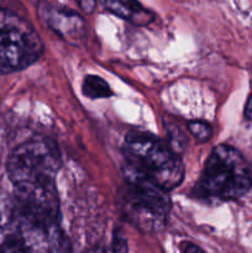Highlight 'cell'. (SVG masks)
Segmentation results:
<instances>
[{"instance_id": "6da1fadb", "label": "cell", "mask_w": 252, "mask_h": 253, "mask_svg": "<svg viewBox=\"0 0 252 253\" xmlns=\"http://www.w3.org/2000/svg\"><path fill=\"white\" fill-rule=\"evenodd\" d=\"M126 180H142L172 190L184 178V166L172 147L147 132L132 131L123 146Z\"/></svg>"}, {"instance_id": "7a4b0ae2", "label": "cell", "mask_w": 252, "mask_h": 253, "mask_svg": "<svg viewBox=\"0 0 252 253\" xmlns=\"http://www.w3.org/2000/svg\"><path fill=\"white\" fill-rule=\"evenodd\" d=\"M252 185L249 162L240 151L220 145L211 151L194 187V194L207 202H231L244 197Z\"/></svg>"}, {"instance_id": "3957f363", "label": "cell", "mask_w": 252, "mask_h": 253, "mask_svg": "<svg viewBox=\"0 0 252 253\" xmlns=\"http://www.w3.org/2000/svg\"><path fill=\"white\" fill-rule=\"evenodd\" d=\"M61 166L56 146L46 138L20 145L7 161V174L15 189L56 187Z\"/></svg>"}, {"instance_id": "277c9868", "label": "cell", "mask_w": 252, "mask_h": 253, "mask_svg": "<svg viewBox=\"0 0 252 253\" xmlns=\"http://www.w3.org/2000/svg\"><path fill=\"white\" fill-rule=\"evenodd\" d=\"M124 217L143 232H158L166 226L170 211L167 190L142 180H126L119 193Z\"/></svg>"}, {"instance_id": "5b68a950", "label": "cell", "mask_w": 252, "mask_h": 253, "mask_svg": "<svg viewBox=\"0 0 252 253\" xmlns=\"http://www.w3.org/2000/svg\"><path fill=\"white\" fill-rule=\"evenodd\" d=\"M43 43L29 21L0 7V74L22 71L39 61Z\"/></svg>"}, {"instance_id": "8992f818", "label": "cell", "mask_w": 252, "mask_h": 253, "mask_svg": "<svg viewBox=\"0 0 252 253\" xmlns=\"http://www.w3.org/2000/svg\"><path fill=\"white\" fill-rule=\"evenodd\" d=\"M41 15L46 24L64 40L77 42L83 37V19L69 7L43 2L41 5Z\"/></svg>"}, {"instance_id": "52a82bcc", "label": "cell", "mask_w": 252, "mask_h": 253, "mask_svg": "<svg viewBox=\"0 0 252 253\" xmlns=\"http://www.w3.org/2000/svg\"><path fill=\"white\" fill-rule=\"evenodd\" d=\"M104 7L120 19L136 26H146L153 21V14L138 0H99Z\"/></svg>"}, {"instance_id": "ba28073f", "label": "cell", "mask_w": 252, "mask_h": 253, "mask_svg": "<svg viewBox=\"0 0 252 253\" xmlns=\"http://www.w3.org/2000/svg\"><path fill=\"white\" fill-rule=\"evenodd\" d=\"M82 91L89 99H104L113 95V90L101 77L86 76L82 84Z\"/></svg>"}, {"instance_id": "9c48e42d", "label": "cell", "mask_w": 252, "mask_h": 253, "mask_svg": "<svg viewBox=\"0 0 252 253\" xmlns=\"http://www.w3.org/2000/svg\"><path fill=\"white\" fill-rule=\"evenodd\" d=\"M188 130L192 133L193 137L199 142H205V141L210 140L212 133L211 126L204 121H190L188 124Z\"/></svg>"}, {"instance_id": "30bf717a", "label": "cell", "mask_w": 252, "mask_h": 253, "mask_svg": "<svg viewBox=\"0 0 252 253\" xmlns=\"http://www.w3.org/2000/svg\"><path fill=\"white\" fill-rule=\"evenodd\" d=\"M180 253H205L198 245L185 241L180 244Z\"/></svg>"}, {"instance_id": "8fae6325", "label": "cell", "mask_w": 252, "mask_h": 253, "mask_svg": "<svg viewBox=\"0 0 252 253\" xmlns=\"http://www.w3.org/2000/svg\"><path fill=\"white\" fill-rule=\"evenodd\" d=\"M76 1L78 2L79 7H81L85 14H91V12L95 10L96 1H98V0H76Z\"/></svg>"}, {"instance_id": "7c38bea8", "label": "cell", "mask_w": 252, "mask_h": 253, "mask_svg": "<svg viewBox=\"0 0 252 253\" xmlns=\"http://www.w3.org/2000/svg\"><path fill=\"white\" fill-rule=\"evenodd\" d=\"M245 116H246L247 120L252 121V94L250 95L246 106H245Z\"/></svg>"}]
</instances>
